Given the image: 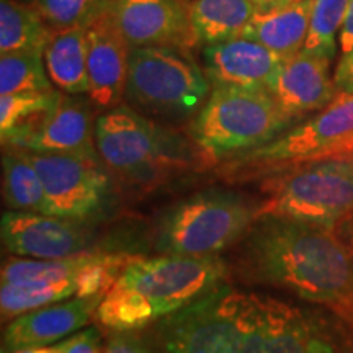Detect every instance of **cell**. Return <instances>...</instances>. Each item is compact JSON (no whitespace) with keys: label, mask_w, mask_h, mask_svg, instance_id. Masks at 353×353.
<instances>
[{"label":"cell","mask_w":353,"mask_h":353,"mask_svg":"<svg viewBox=\"0 0 353 353\" xmlns=\"http://www.w3.org/2000/svg\"><path fill=\"white\" fill-rule=\"evenodd\" d=\"M244 239L249 280L319 304L353 332V239L341 226L265 216Z\"/></svg>","instance_id":"1"},{"label":"cell","mask_w":353,"mask_h":353,"mask_svg":"<svg viewBox=\"0 0 353 353\" xmlns=\"http://www.w3.org/2000/svg\"><path fill=\"white\" fill-rule=\"evenodd\" d=\"M228 263L218 255H132L101 299L97 321L110 330H139L226 283Z\"/></svg>","instance_id":"2"},{"label":"cell","mask_w":353,"mask_h":353,"mask_svg":"<svg viewBox=\"0 0 353 353\" xmlns=\"http://www.w3.org/2000/svg\"><path fill=\"white\" fill-rule=\"evenodd\" d=\"M95 145L110 170L145 188L214 165L192 136L144 117L130 105H118L97 118Z\"/></svg>","instance_id":"3"},{"label":"cell","mask_w":353,"mask_h":353,"mask_svg":"<svg viewBox=\"0 0 353 353\" xmlns=\"http://www.w3.org/2000/svg\"><path fill=\"white\" fill-rule=\"evenodd\" d=\"M211 88L193 51L172 46L131 48L125 99L144 117L174 128L192 123Z\"/></svg>","instance_id":"4"},{"label":"cell","mask_w":353,"mask_h":353,"mask_svg":"<svg viewBox=\"0 0 353 353\" xmlns=\"http://www.w3.org/2000/svg\"><path fill=\"white\" fill-rule=\"evenodd\" d=\"M296 123L267 88L213 85L188 134L216 164L262 148Z\"/></svg>","instance_id":"5"},{"label":"cell","mask_w":353,"mask_h":353,"mask_svg":"<svg viewBox=\"0 0 353 353\" xmlns=\"http://www.w3.org/2000/svg\"><path fill=\"white\" fill-rule=\"evenodd\" d=\"M259 205L232 190H205L161 214L154 247L164 255H218L244 239L259 219Z\"/></svg>","instance_id":"6"},{"label":"cell","mask_w":353,"mask_h":353,"mask_svg":"<svg viewBox=\"0 0 353 353\" xmlns=\"http://www.w3.org/2000/svg\"><path fill=\"white\" fill-rule=\"evenodd\" d=\"M259 218L339 226L353 216V161L304 162L262 179Z\"/></svg>","instance_id":"7"},{"label":"cell","mask_w":353,"mask_h":353,"mask_svg":"<svg viewBox=\"0 0 353 353\" xmlns=\"http://www.w3.org/2000/svg\"><path fill=\"white\" fill-rule=\"evenodd\" d=\"M353 136V94L339 92L327 107L296 123L262 148L229 157L219 169L226 182L262 180L290 167L314 161Z\"/></svg>","instance_id":"8"},{"label":"cell","mask_w":353,"mask_h":353,"mask_svg":"<svg viewBox=\"0 0 353 353\" xmlns=\"http://www.w3.org/2000/svg\"><path fill=\"white\" fill-rule=\"evenodd\" d=\"M250 293L226 283L156 322L159 353H239Z\"/></svg>","instance_id":"9"},{"label":"cell","mask_w":353,"mask_h":353,"mask_svg":"<svg viewBox=\"0 0 353 353\" xmlns=\"http://www.w3.org/2000/svg\"><path fill=\"white\" fill-rule=\"evenodd\" d=\"M21 152L41 176L46 214L83 223L97 218L110 205L112 179L100 156Z\"/></svg>","instance_id":"10"},{"label":"cell","mask_w":353,"mask_h":353,"mask_svg":"<svg viewBox=\"0 0 353 353\" xmlns=\"http://www.w3.org/2000/svg\"><path fill=\"white\" fill-rule=\"evenodd\" d=\"M90 103L79 95L61 92L50 110L2 136V145L38 154L99 156Z\"/></svg>","instance_id":"11"},{"label":"cell","mask_w":353,"mask_h":353,"mask_svg":"<svg viewBox=\"0 0 353 353\" xmlns=\"http://www.w3.org/2000/svg\"><path fill=\"white\" fill-rule=\"evenodd\" d=\"M265 353H353V332L329 311L298 307L263 296Z\"/></svg>","instance_id":"12"},{"label":"cell","mask_w":353,"mask_h":353,"mask_svg":"<svg viewBox=\"0 0 353 353\" xmlns=\"http://www.w3.org/2000/svg\"><path fill=\"white\" fill-rule=\"evenodd\" d=\"M88 100L95 108L112 110L125 99L131 46L114 20L110 0L85 25Z\"/></svg>","instance_id":"13"},{"label":"cell","mask_w":353,"mask_h":353,"mask_svg":"<svg viewBox=\"0 0 353 353\" xmlns=\"http://www.w3.org/2000/svg\"><path fill=\"white\" fill-rule=\"evenodd\" d=\"M0 236L10 254L38 260L88 254L94 242L81 221L15 210L3 213Z\"/></svg>","instance_id":"14"},{"label":"cell","mask_w":353,"mask_h":353,"mask_svg":"<svg viewBox=\"0 0 353 353\" xmlns=\"http://www.w3.org/2000/svg\"><path fill=\"white\" fill-rule=\"evenodd\" d=\"M110 7L131 48L172 46L193 51L201 44L187 0H110Z\"/></svg>","instance_id":"15"},{"label":"cell","mask_w":353,"mask_h":353,"mask_svg":"<svg viewBox=\"0 0 353 353\" xmlns=\"http://www.w3.org/2000/svg\"><path fill=\"white\" fill-rule=\"evenodd\" d=\"M132 255L88 252L65 259L12 257L2 265V283L81 280L90 296L105 294L112 288Z\"/></svg>","instance_id":"16"},{"label":"cell","mask_w":353,"mask_h":353,"mask_svg":"<svg viewBox=\"0 0 353 353\" xmlns=\"http://www.w3.org/2000/svg\"><path fill=\"white\" fill-rule=\"evenodd\" d=\"M330 64L329 57L301 50L281 61L268 82V92L291 118L303 121L309 113L327 107L339 94Z\"/></svg>","instance_id":"17"},{"label":"cell","mask_w":353,"mask_h":353,"mask_svg":"<svg viewBox=\"0 0 353 353\" xmlns=\"http://www.w3.org/2000/svg\"><path fill=\"white\" fill-rule=\"evenodd\" d=\"M103 296L70 298L17 316L3 332V347L13 352L28 347H48L63 341L97 317Z\"/></svg>","instance_id":"18"},{"label":"cell","mask_w":353,"mask_h":353,"mask_svg":"<svg viewBox=\"0 0 353 353\" xmlns=\"http://www.w3.org/2000/svg\"><path fill=\"white\" fill-rule=\"evenodd\" d=\"M283 57L267 46L242 37L208 44L203 50V68L211 85L267 88Z\"/></svg>","instance_id":"19"},{"label":"cell","mask_w":353,"mask_h":353,"mask_svg":"<svg viewBox=\"0 0 353 353\" xmlns=\"http://www.w3.org/2000/svg\"><path fill=\"white\" fill-rule=\"evenodd\" d=\"M311 8L312 0H298L270 10L257 8L241 37L263 44L283 59L294 56L306 43Z\"/></svg>","instance_id":"20"},{"label":"cell","mask_w":353,"mask_h":353,"mask_svg":"<svg viewBox=\"0 0 353 353\" xmlns=\"http://www.w3.org/2000/svg\"><path fill=\"white\" fill-rule=\"evenodd\" d=\"M48 76L57 90L69 95L88 92L85 26L54 32L43 52Z\"/></svg>","instance_id":"21"},{"label":"cell","mask_w":353,"mask_h":353,"mask_svg":"<svg viewBox=\"0 0 353 353\" xmlns=\"http://www.w3.org/2000/svg\"><path fill=\"white\" fill-rule=\"evenodd\" d=\"M188 7L193 28L205 46L241 37L257 12L254 0H193Z\"/></svg>","instance_id":"22"},{"label":"cell","mask_w":353,"mask_h":353,"mask_svg":"<svg viewBox=\"0 0 353 353\" xmlns=\"http://www.w3.org/2000/svg\"><path fill=\"white\" fill-rule=\"evenodd\" d=\"M54 30L30 3L0 0V54L15 51L44 52Z\"/></svg>","instance_id":"23"},{"label":"cell","mask_w":353,"mask_h":353,"mask_svg":"<svg viewBox=\"0 0 353 353\" xmlns=\"http://www.w3.org/2000/svg\"><path fill=\"white\" fill-rule=\"evenodd\" d=\"M77 296H90L87 286L81 280L33 281V283H2L0 286V312L3 321L33 309L65 301Z\"/></svg>","instance_id":"24"},{"label":"cell","mask_w":353,"mask_h":353,"mask_svg":"<svg viewBox=\"0 0 353 353\" xmlns=\"http://www.w3.org/2000/svg\"><path fill=\"white\" fill-rule=\"evenodd\" d=\"M2 193L12 210L46 214L41 176L19 149H6L2 156Z\"/></svg>","instance_id":"25"},{"label":"cell","mask_w":353,"mask_h":353,"mask_svg":"<svg viewBox=\"0 0 353 353\" xmlns=\"http://www.w3.org/2000/svg\"><path fill=\"white\" fill-rule=\"evenodd\" d=\"M43 52L15 51L0 54V95L51 92Z\"/></svg>","instance_id":"26"},{"label":"cell","mask_w":353,"mask_h":353,"mask_svg":"<svg viewBox=\"0 0 353 353\" xmlns=\"http://www.w3.org/2000/svg\"><path fill=\"white\" fill-rule=\"evenodd\" d=\"M350 0H312L304 51L334 59Z\"/></svg>","instance_id":"27"},{"label":"cell","mask_w":353,"mask_h":353,"mask_svg":"<svg viewBox=\"0 0 353 353\" xmlns=\"http://www.w3.org/2000/svg\"><path fill=\"white\" fill-rule=\"evenodd\" d=\"M59 94L61 90H51L0 97V134L6 136L50 110Z\"/></svg>","instance_id":"28"},{"label":"cell","mask_w":353,"mask_h":353,"mask_svg":"<svg viewBox=\"0 0 353 353\" xmlns=\"http://www.w3.org/2000/svg\"><path fill=\"white\" fill-rule=\"evenodd\" d=\"M103 3L105 0H32L30 6L37 8L54 32H59L85 26Z\"/></svg>","instance_id":"29"},{"label":"cell","mask_w":353,"mask_h":353,"mask_svg":"<svg viewBox=\"0 0 353 353\" xmlns=\"http://www.w3.org/2000/svg\"><path fill=\"white\" fill-rule=\"evenodd\" d=\"M59 353H105L99 329L90 327L69 335L65 341L56 345Z\"/></svg>","instance_id":"30"},{"label":"cell","mask_w":353,"mask_h":353,"mask_svg":"<svg viewBox=\"0 0 353 353\" xmlns=\"http://www.w3.org/2000/svg\"><path fill=\"white\" fill-rule=\"evenodd\" d=\"M105 353H152L148 342L136 330H113L107 343Z\"/></svg>","instance_id":"31"},{"label":"cell","mask_w":353,"mask_h":353,"mask_svg":"<svg viewBox=\"0 0 353 353\" xmlns=\"http://www.w3.org/2000/svg\"><path fill=\"white\" fill-rule=\"evenodd\" d=\"M334 81L339 92L353 94V51L341 56L334 72Z\"/></svg>","instance_id":"32"},{"label":"cell","mask_w":353,"mask_h":353,"mask_svg":"<svg viewBox=\"0 0 353 353\" xmlns=\"http://www.w3.org/2000/svg\"><path fill=\"white\" fill-rule=\"evenodd\" d=\"M339 50L342 56L353 51V0L348 2L345 19H343L341 34H339Z\"/></svg>","instance_id":"33"},{"label":"cell","mask_w":353,"mask_h":353,"mask_svg":"<svg viewBox=\"0 0 353 353\" xmlns=\"http://www.w3.org/2000/svg\"><path fill=\"white\" fill-rule=\"evenodd\" d=\"M325 159H341V161H353V136L342 141L341 144H337L335 148L329 149L327 152H324L314 161H325ZM311 162V161H309Z\"/></svg>","instance_id":"34"},{"label":"cell","mask_w":353,"mask_h":353,"mask_svg":"<svg viewBox=\"0 0 353 353\" xmlns=\"http://www.w3.org/2000/svg\"><path fill=\"white\" fill-rule=\"evenodd\" d=\"M257 3L259 10H270V8H278L290 6V3L298 2V0H254Z\"/></svg>","instance_id":"35"},{"label":"cell","mask_w":353,"mask_h":353,"mask_svg":"<svg viewBox=\"0 0 353 353\" xmlns=\"http://www.w3.org/2000/svg\"><path fill=\"white\" fill-rule=\"evenodd\" d=\"M12 353H59L56 347H28V348H19L13 350Z\"/></svg>","instance_id":"36"},{"label":"cell","mask_w":353,"mask_h":353,"mask_svg":"<svg viewBox=\"0 0 353 353\" xmlns=\"http://www.w3.org/2000/svg\"><path fill=\"white\" fill-rule=\"evenodd\" d=\"M341 228H342V226H341ZM342 229H343V228H342ZM343 231H345V232L348 234V236H350V237H352V239H353V232H350V231H347V229H343Z\"/></svg>","instance_id":"37"},{"label":"cell","mask_w":353,"mask_h":353,"mask_svg":"<svg viewBox=\"0 0 353 353\" xmlns=\"http://www.w3.org/2000/svg\"><path fill=\"white\" fill-rule=\"evenodd\" d=\"M2 353H7V348L6 347H2Z\"/></svg>","instance_id":"38"},{"label":"cell","mask_w":353,"mask_h":353,"mask_svg":"<svg viewBox=\"0 0 353 353\" xmlns=\"http://www.w3.org/2000/svg\"><path fill=\"white\" fill-rule=\"evenodd\" d=\"M350 218L353 219V216H350ZM347 231H348V229H347ZM350 232H353V228H350Z\"/></svg>","instance_id":"39"}]
</instances>
